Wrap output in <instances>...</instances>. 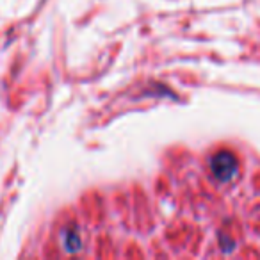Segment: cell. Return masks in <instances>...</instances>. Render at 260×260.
Listing matches in <instances>:
<instances>
[{
	"label": "cell",
	"instance_id": "6da1fadb",
	"mask_svg": "<svg viewBox=\"0 0 260 260\" xmlns=\"http://www.w3.org/2000/svg\"><path fill=\"white\" fill-rule=\"evenodd\" d=\"M210 166V173L214 175V178L219 182H230L235 178L239 171V164L235 159L234 153L226 152V150H221L216 155H212L209 162Z\"/></svg>",
	"mask_w": 260,
	"mask_h": 260
}]
</instances>
